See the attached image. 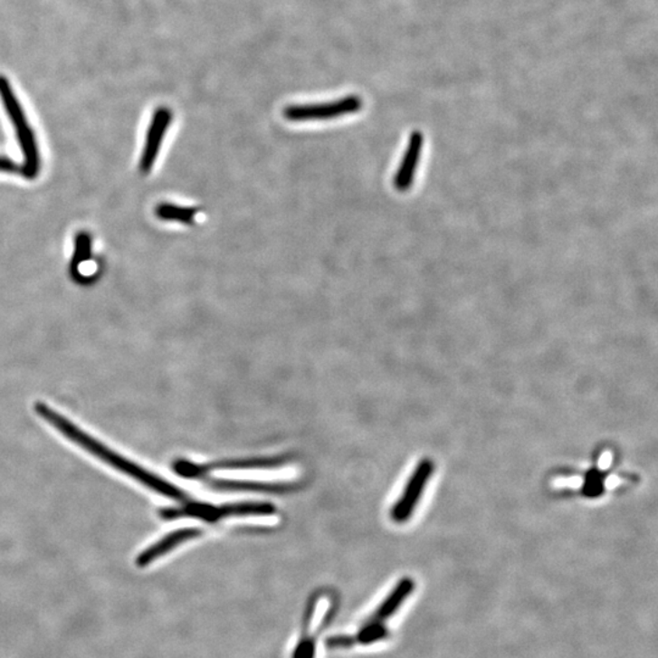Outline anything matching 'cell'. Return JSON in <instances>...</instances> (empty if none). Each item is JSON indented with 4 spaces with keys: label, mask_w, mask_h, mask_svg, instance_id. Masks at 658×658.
<instances>
[{
    "label": "cell",
    "mask_w": 658,
    "mask_h": 658,
    "mask_svg": "<svg viewBox=\"0 0 658 658\" xmlns=\"http://www.w3.org/2000/svg\"><path fill=\"white\" fill-rule=\"evenodd\" d=\"M34 410L38 416L43 418L45 422H48L52 427H54L56 431L65 435L69 441L75 443V444L81 446L86 452L91 453V455L97 456L98 459L108 463L109 466L114 467L115 470L119 472L128 474L129 477L133 480L138 481L139 483L146 485L147 488L151 491L159 492L161 495L167 496L168 499L176 500L178 502L188 501V496L181 489L176 487V485L168 483V482L163 480V478L157 477V474L149 472V471L144 470L143 467L138 464L132 463L123 457L112 452L108 446L101 444L93 436L88 435L87 433L81 431L76 424H73L68 418L62 416L49 407L44 403H37L34 406Z\"/></svg>",
    "instance_id": "cell-1"
},
{
    "label": "cell",
    "mask_w": 658,
    "mask_h": 658,
    "mask_svg": "<svg viewBox=\"0 0 658 658\" xmlns=\"http://www.w3.org/2000/svg\"><path fill=\"white\" fill-rule=\"evenodd\" d=\"M0 100L5 105L6 114H8L14 129H15L17 142H19L21 151L24 154V160L23 167H21V174L26 178H36L41 168L40 150H38L36 135H34L30 123L27 121L26 114H24V109L21 107L19 100H17L12 84L5 76L2 75H0Z\"/></svg>",
    "instance_id": "cell-2"
},
{
    "label": "cell",
    "mask_w": 658,
    "mask_h": 658,
    "mask_svg": "<svg viewBox=\"0 0 658 658\" xmlns=\"http://www.w3.org/2000/svg\"><path fill=\"white\" fill-rule=\"evenodd\" d=\"M276 511L272 504L267 502H237L223 506L200 504V502L186 501L182 508H167L159 511L160 519L174 520L183 517H195V519L215 522L226 517L239 516H269Z\"/></svg>",
    "instance_id": "cell-3"
},
{
    "label": "cell",
    "mask_w": 658,
    "mask_h": 658,
    "mask_svg": "<svg viewBox=\"0 0 658 658\" xmlns=\"http://www.w3.org/2000/svg\"><path fill=\"white\" fill-rule=\"evenodd\" d=\"M364 105L360 97L348 96L339 100L319 104L290 105L283 110V116L288 121H325L341 118V116L357 114Z\"/></svg>",
    "instance_id": "cell-4"
},
{
    "label": "cell",
    "mask_w": 658,
    "mask_h": 658,
    "mask_svg": "<svg viewBox=\"0 0 658 658\" xmlns=\"http://www.w3.org/2000/svg\"><path fill=\"white\" fill-rule=\"evenodd\" d=\"M433 471H434V464L429 459H424L417 464L405 485L403 494L393 506L390 515H392L394 522L404 523L410 520L431 480Z\"/></svg>",
    "instance_id": "cell-5"
},
{
    "label": "cell",
    "mask_w": 658,
    "mask_h": 658,
    "mask_svg": "<svg viewBox=\"0 0 658 658\" xmlns=\"http://www.w3.org/2000/svg\"><path fill=\"white\" fill-rule=\"evenodd\" d=\"M171 122L172 111L170 109L160 107L154 112L149 129H148L142 157H140L139 168L143 174H148L153 168L157 154H159L161 143H163L164 137L167 135Z\"/></svg>",
    "instance_id": "cell-6"
},
{
    "label": "cell",
    "mask_w": 658,
    "mask_h": 658,
    "mask_svg": "<svg viewBox=\"0 0 658 658\" xmlns=\"http://www.w3.org/2000/svg\"><path fill=\"white\" fill-rule=\"evenodd\" d=\"M424 136L421 132L411 133L409 144L404 153L403 160L394 176V186L397 192H407L413 186L418 164H420L422 149H424Z\"/></svg>",
    "instance_id": "cell-7"
},
{
    "label": "cell",
    "mask_w": 658,
    "mask_h": 658,
    "mask_svg": "<svg viewBox=\"0 0 658 658\" xmlns=\"http://www.w3.org/2000/svg\"><path fill=\"white\" fill-rule=\"evenodd\" d=\"M200 534H202V531L195 529V528H186V529H179L174 531V533L167 534L163 539L157 541V543L150 545L146 550L140 552L138 558L136 559V565L139 568L147 567L150 563L157 561V558H163L167 552L174 550L179 544L195 539Z\"/></svg>",
    "instance_id": "cell-8"
},
{
    "label": "cell",
    "mask_w": 658,
    "mask_h": 658,
    "mask_svg": "<svg viewBox=\"0 0 658 658\" xmlns=\"http://www.w3.org/2000/svg\"><path fill=\"white\" fill-rule=\"evenodd\" d=\"M415 589V582L411 578L401 579L396 586L394 587L386 599L383 601L375 614L367 619L366 623H372V625H383V622L392 617L397 610H399L404 601L410 596Z\"/></svg>",
    "instance_id": "cell-9"
},
{
    "label": "cell",
    "mask_w": 658,
    "mask_h": 658,
    "mask_svg": "<svg viewBox=\"0 0 658 658\" xmlns=\"http://www.w3.org/2000/svg\"><path fill=\"white\" fill-rule=\"evenodd\" d=\"M155 215H157L159 220L193 226L195 224L198 209H195V207L177 206L170 203H161L155 207Z\"/></svg>",
    "instance_id": "cell-10"
},
{
    "label": "cell",
    "mask_w": 658,
    "mask_h": 658,
    "mask_svg": "<svg viewBox=\"0 0 658 658\" xmlns=\"http://www.w3.org/2000/svg\"><path fill=\"white\" fill-rule=\"evenodd\" d=\"M209 484L221 491L284 492L290 491V484L253 483V482L209 481Z\"/></svg>",
    "instance_id": "cell-11"
},
{
    "label": "cell",
    "mask_w": 658,
    "mask_h": 658,
    "mask_svg": "<svg viewBox=\"0 0 658 658\" xmlns=\"http://www.w3.org/2000/svg\"><path fill=\"white\" fill-rule=\"evenodd\" d=\"M91 255V241L87 232H80L75 239V252H73L70 273L76 281H81L80 265L88 262Z\"/></svg>",
    "instance_id": "cell-12"
},
{
    "label": "cell",
    "mask_w": 658,
    "mask_h": 658,
    "mask_svg": "<svg viewBox=\"0 0 658 658\" xmlns=\"http://www.w3.org/2000/svg\"><path fill=\"white\" fill-rule=\"evenodd\" d=\"M286 459H254L242 461H228V463H221L214 464L216 468H224V470H239V468H267L281 466L286 463Z\"/></svg>",
    "instance_id": "cell-13"
},
{
    "label": "cell",
    "mask_w": 658,
    "mask_h": 658,
    "mask_svg": "<svg viewBox=\"0 0 658 658\" xmlns=\"http://www.w3.org/2000/svg\"><path fill=\"white\" fill-rule=\"evenodd\" d=\"M388 636V631L383 625H372V623H365L362 626L361 631L358 632L357 636H354L355 644L360 643L364 645H369V644L379 642V640L386 639Z\"/></svg>",
    "instance_id": "cell-14"
},
{
    "label": "cell",
    "mask_w": 658,
    "mask_h": 658,
    "mask_svg": "<svg viewBox=\"0 0 658 658\" xmlns=\"http://www.w3.org/2000/svg\"><path fill=\"white\" fill-rule=\"evenodd\" d=\"M326 643L329 649H349V647L355 645L354 636L351 635L332 636Z\"/></svg>",
    "instance_id": "cell-15"
},
{
    "label": "cell",
    "mask_w": 658,
    "mask_h": 658,
    "mask_svg": "<svg viewBox=\"0 0 658 658\" xmlns=\"http://www.w3.org/2000/svg\"><path fill=\"white\" fill-rule=\"evenodd\" d=\"M0 171L21 172V167L10 160L9 157H0Z\"/></svg>",
    "instance_id": "cell-16"
}]
</instances>
